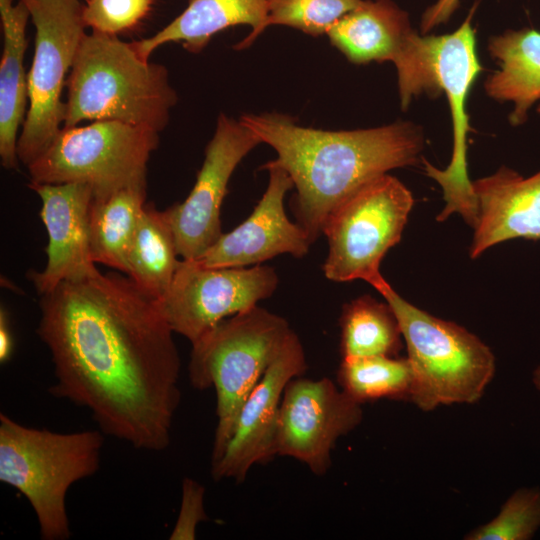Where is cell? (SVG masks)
<instances>
[{
    "label": "cell",
    "mask_w": 540,
    "mask_h": 540,
    "mask_svg": "<svg viewBox=\"0 0 540 540\" xmlns=\"http://www.w3.org/2000/svg\"><path fill=\"white\" fill-rule=\"evenodd\" d=\"M342 359L374 355L398 356L402 333L391 306L370 295L344 304L339 319Z\"/></svg>",
    "instance_id": "24"
},
{
    "label": "cell",
    "mask_w": 540,
    "mask_h": 540,
    "mask_svg": "<svg viewBox=\"0 0 540 540\" xmlns=\"http://www.w3.org/2000/svg\"><path fill=\"white\" fill-rule=\"evenodd\" d=\"M146 185L92 200L89 218L92 259L127 275L128 253L145 206Z\"/></svg>",
    "instance_id": "22"
},
{
    "label": "cell",
    "mask_w": 540,
    "mask_h": 540,
    "mask_svg": "<svg viewBox=\"0 0 540 540\" xmlns=\"http://www.w3.org/2000/svg\"><path fill=\"white\" fill-rule=\"evenodd\" d=\"M532 383L540 392V365H538L532 372Z\"/></svg>",
    "instance_id": "32"
},
{
    "label": "cell",
    "mask_w": 540,
    "mask_h": 540,
    "mask_svg": "<svg viewBox=\"0 0 540 540\" xmlns=\"http://www.w3.org/2000/svg\"><path fill=\"white\" fill-rule=\"evenodd\" d=\"M488 51L500 69L486 79L485 91L496 101L512 102L509 121L522 125L540 100V31L507 30L489 39Z\"/></svg>",
    "instance_id": "21"
},
{
    "label": "cell",
    "mask_w": 540,
    "mask_h": 540,
    "mask_svg": "<svg viewBox=\"0 0 540 540\" xmlns=\"http://www.w3.org/2000/svg\"><path fill=\"white\" fill-rule=\"evenodd\" d=\"M240 121L277 153L272 161L293 181L291 208L312 243L343 201L388 171L416 164L424 146L420 127L406 121L346 131L300 126L280 113Z\"/></svg>",
    "instance_id": "2"
},
{
    "label": "cell",
    "mask_w": 540,
    "mask_h": 540,
    "mask_svg": "<svg viewBox=\"0 0 540 540\" xmlns=\"http://www.w3.org/2000/svg\"><path fill=\"white\" fill-rule=\"evenodd\" d=\"M181 495L179 514L169 538L194 540L198 524L208 519L204 508L205 488L196 480L185 478Z\"/></svg>",
    "instance_id": "29"
},
{
    "label": "cell",
    "mask_w": 540,
    "mask_h": 540,
    "mask_svg": "<svg viewBox=\"0 0 540 540\" xmlns=\"http://www.w3.org/2000/svg\"><path fill=\"white\" fill-rule=\"evenodd\" d=\"M291 331L285 318L256 305L225 318L192 344L191 385L216 392L211 466L223 456L244 402Z\"/></svg>",
    "instance_id": "6"
},
{
    "label": "cell",
    "mask_w": 540,
    "mask_h": 540,
    "mask_svg": "<svg viewBox=\"0 0 540 540\" xmlns=\"http://www.w3.org/2000/svg\"><path fill=\"white\" fill-rule=\"evenodd\" d=\"M14 341L9 327L7 311L1 308L0 311V361L7 362L13 352Z\"/></svg>",
    "instance_id": "31"
},
{
    "label": "cell",
    "mask_w": 540,
    "mask_h": 540,
    "mask_svg": "<svg viewBox=\"0 0 540 540\" xmlns=\"http://www.w3.org/2000/svg\"><path fill=\"white\" fill-rule=\"evenodd\" d=\"M362 0H269L261 33L269 26L284 25L318 37Z\"/></svg>",
    "instance_id": "27"
},
{
    "label": "cell",
    "mask_w": 540,
    "mask_h": 540,
    "mask_svg": "<svg viewBox=\"0 0 540 540\" xmlns=\"http://www.w3.org/2000/svg\"><path fill=\"white\" fill-rule=\"evenodd\" d=\"M104 435L32 428L0 414V481L28 500L42 539L70 538L67 492L99 470Z\"/></svg>",
    "instance_id": "4"
},
{
    "label": "cell",
    "mask_w": 540,
    "mask_h": 540,
    "mask_svg": "<svg viewBox=\"0 0 540 540\" xmlns=\"http://www.w3.org/2000/svg\"><path fill=\"white\" fill-rule=\"evenodd\" d=\"M350 62H392L402 109L422 94L441 92L433 64L431 35L413 29L408 13L392 0H362L326 34Z\"/></svg>",
    "instance_id": "10"
},
{
    "label": "cell",
    "mask_w": 540,
    "mask_h": 540,
    "mask_svg": "<svg viewBox=\"0 0 540 540\" xmlns=\"http://www.w3.org/2000/svg\"><path fill=\"white\" fill-rule=\"evenodd\" d=\"M540 528V488L521 487L498 515L464 536L466 540H530Z\"/></svg>",
    "instance_id": "26"
},
{
    "label": "cell",
    "mask_w": 540,
    "mask_h": 540,
    "mask_svg": "<svg viewBox=\"0 0 540 540\" xmlns=\"http://www.w3.org/2000/svg\"><path fill=\"white\" fill-rule=\"evenodd\" d=\"M337 382L360 404L383 398L410 402L413 374L407 357L344 358L337 372Z\"/></svg>",
    "instance_id": "25"
},
{
    "label": "cell",
    "mask_w": 540,
    "mask_h": 540,
    "mask_svg": "<svg viewBox=\"0 0 540 540\" xmlns=\"http://www.w3.org/2000/svg\"><path fill=\"white\" fill-rule=\"evenodd\" d=\"M306 369L302 343L292 330L244 402L223 456L211 466L215 481L230 478L242 482L254 465L267 463L276 456L278 416L284 389Z\"/></svg>",
    "instance_id": "15"
},
{
    "label": "cell",
    "mask_w": 540,
    "mask_h": 540,
    "mask_svg": "<svg viewBox=\"0 0 540 540\" xmlns=\"http://www.w3.org/2000/svg\"><path fill=\"white\" fill-rule=\"evenodd\" d=\"M413 204L411 191L388 173L343 201L322 229L329 245L323 265L326 278L335 282L361 279L371 286L381 279V261L400 242Z\"/></svg>",
    "instance_id": "9"
},
{
    "label": "cell",
    "mask_w": 540,
    "mask_h": 540,
    "mask_svg": "<svg viewBox=\"0 0 540 540\" xmlns=\"http://www.w3.org/2000/svg\"><path fill=\"white\" fill-rule=\"evenodd\" d=\"M37 334L48 347L50 393L87 409L99 429L135 449L171 442L181 360L156 300L129 277L98 269L41 295Z\"/></svg>",
    "instance_id": "1"
},
{
    "label": "cell",
    "mask_w": 540,
    "mask_h": 540,
    "mask_svg": "<svg viewBox=\"0 0 540 540\" xmlns=\"http://www.w3.org/2000/svg\"><path fill=\"white\" fill-rule=\"evenodd\" d=\"M361 405L329 378H293L280 403L276 456L294 458L317 476L326 474L337 440L360 425Z\"/></svg>",
    "instance_id": "13"
},
{
    "label": "cell",
    "mask_w": 540,
    "mask_h": 540,
    "mask_svg": "<svg viewBox=\"0 0 540 540\" xmlns=\"http://www.w3.org/2000/svg\"><path fill=\"white\" fill-rule=\"evenodd\" d=\"M273 267H206L197 260H181L159 311L174 333L191 344L219 322L248 310L277 289Z\"/></svg>",
    "instance_id": "11"
},
{
    "label": "cell",
    "mask_w": 540,
    "mask_h": 540,
    "mask_svg": "<svg viewBox=\"0 0 540 540\" xmlns=\"http://www.w3.org/2000/svg\"><path fill=\"white\" fill-rule=\"evenodd\" d=\"M460 0H437L430 5L421 17L420 28L423 34L436 26L446 23L457 10Z\"/></svg>",
    "instance_id": "30"
},
{
    "label": "cell",
    "mask_w": 540,
    "mask_h": 540,
    "mask_svg": "<svg viewBox=\"0 0 540 540\" xmlns=\"http://www.w3.org/2000/svg\"><path fill=\"white\" fill-rule=\"evenodd\" d=\"M393 309L407 348L413 384L410 402L423 411L473 404L494 378L496 359L466 328L435 317L402 298L382 277L372 285Z\"/></svg>",
    "instance_id": "5"
},
{
    "label": "cell",
    "mask_w": 540,
    "mask_h": 540,
    "mask_svg": "<svg viewBox=\"0 0 540 540\" xmlns=\"http://www.w3.org/2000/svg\"><path fill=\"white\" fill-rule=\"evenodd\" d=\"M35 27L34 54L27 74L28 110L17 143L26 167L42 155L63 125L66 76L86 35L80 0H21Z\"/></svg>",
    "instance_id": "8"
},
{
    "label": "cell",
    "mask_w": 540,
    "mask_h": 540,
    "mask_svg": "<svg viewBox=\"0 0 540 540\" xmlns=\"http://www.w3.org/2000/svg\"><path fill=\"white\" fill-rule=\"evenodd\" d=\"M41 201L40 217L48 233L47 264L43 271L29 272L40 295L60 282L87 274L97 267L90 248V209L93 192L84 183L30 182Z\"/></svg>",
    "instance_id": "17"
},
{
    "label": "cell",
    "mask_w": 540,
    "mask_h": 540,
    "mask_svg": "<svg viewBox=\"0 0 540 540\" xmlns=\"http://www.w3.org/2000/svg\"><path fill=\"white\" fill-rule=\"evenodd\" d=\"M3 50L0 61V159L6 169L18 166V131L25 120L28 84L24 55L26 27L30 12L18 0H0Z\"/></svg>",
    "instance_id": "20"
},
{
    "label": "cell",
    "mask_w": 540,
    "mask_h": 540,
    "mask_svg": "<svg viewBox=\"0 0 540 540\" xmlns=\"http://www.w3.org/2000/svg\"><path fill=\"white\" fill-rule=\"evenodd\" d=\"M159 132L118 121L62 127L48 149L27 166L31 181L84 183L94 199L146 185L147 164Z\"/></svg>",
    "instance_id": "7"
},
{
    "label": "cell",
    "mask_w": 540,
    "mask_h": 540,
    "mask_svg": "<svg viewBox=\"0 0 540 540\" xmlns=\"http://www.w3.org/2000/svg\"><path fill=\"white\" fill-rule=\"evenodd\" d=\"M472 187L477 221L470 258L507 240H540V171L524 178L501 166L494 174L473 181Z\"/></svg>",
    "instance_id": "18"
},
{
    "label": "cell",
    "mask_w": 540,
    "mask_h": 540,
    "mask_svg": "<svg viewBox=\"0 0 540 540\" xmlns=\"http://www.w3.org/2000/svg\"><path fill=\"white\" fill-rule=\"evenodd\" d=\"M174 232L165 211L145 204L129 253L128 273L155 300L168 291L180 261Z\"/></svg>",
    "instance_id": "23"
},
{
    "label": "cell",
    "mask_w": 540,
    "mask_h": 540,
    "mask_svg": "<svg viewBox=\"0 0 540 540\" xmlns=\"http://www.w3.org/2000/svg\"><path fill=\"white\" fill-rule=\"evenodd\" d=\"M537 112L540 113V102H539V104H538V106H537Z\"/></svg>",
    "instance_id": "33"
},
{
    "label": "cell",
    "mask_w": 540,
    "mask_h": 540,
    "mask_svg": "<svg viewBox=\"0 0 540 540\" xmlns=\"http://www.w3.org/2000/svg\"><path fill=\"white\" fill-rule=\"evenodd\" d=\"M153 0H87L83 20L92 31L117 35L136 27L149 13Z\"/></svg>",
    "instance_id": "28"
},
{
    "label": "cell",
    "mask_w": 540,
    "mask_h": 540,
    "mask_svg": "<svg viewBox=\"0 0 540 540\" xmlns=\"http://www.w3.org/2000/svg\"><path fill=\"white\" fill-rule=\"evenodd\" d=\"M476 4L457 30L444 35H431L433 64L440 91H444L450 108L453 126V151L449 165L440 170L423 159L427 176L443 190L445 206L438 214V222L457 213L475 227L477 203L467 171V134L471 130L466 112L469 91L482 70L476 53L472 18Z\"/></svg>",
    "instance_id": "12"
},
{
    "label": "cell",
    "mask_w": 540,
    "mask_h": 540,
    "mask_svg": "<svg viewBox=\"0 0 540 540\" xmlns=\"http://www.w3.org/2000/svg\"><path fill=\"white\" fill-rule=\"evenodd\" d=\"M66 86L62 127L118 121L160 132L177 102L163 65L141 57L132 42L95 31L84 36Z\"/></svg>",
    "instance_id": "3"
},
{
    "label": "cell",
    "mask_w": 540,
    "mask_h": 540,
    "mask_svg": "<svg viewBox=\"0 0 540 540\" xmlns=\"http://www.w3.org/2000/svg\"><path fill=\"white\" fill-rule=\"evenodd\" d=\"M269 0H188L187 7L168 25L149 38L132 42L138 54L149 60L153 51L170 42L181 43L190 53H200L212 37L237 25H248L252 31L235 45L241 50L261 34L267 17Z\"/></svg>",
    "instance_id": "19"
},
{
    "label": "cell",
    "mask_w": 540,
    "mask_h": 540,
    "mask_svg": "<svg viewBox=\"0 0 540 540\" xmlns=\"http://www.w3.org/2000/svg\"><path fill=\"white\" fill-rule=\"evenodd\" d=\"M261 142L240 120L223 113L187 198L165 210L183 260H198L221 237L220 211L229 180L242 159Z\"/></svg>",
    "instance_id": "14"
},
{
    "label": "cell",
    "mask_w": 540,
    "mask_h": 540,
    "mask_svg": "<svg viewBox=\"0 0 540 540\" xmlns=\"http://www.w3.org/2000/svg\"><path fill=\"white\" fill-rule=\"evenodd\" d=\"M267 188L251 215L221 237L197 261L206 267H248L281 254L305 256L312 244L305 229L287 217L284 198L294 187L289 174L269 161Z\"/></svg>",
    "instance_id": "16"
}]
</instances>
